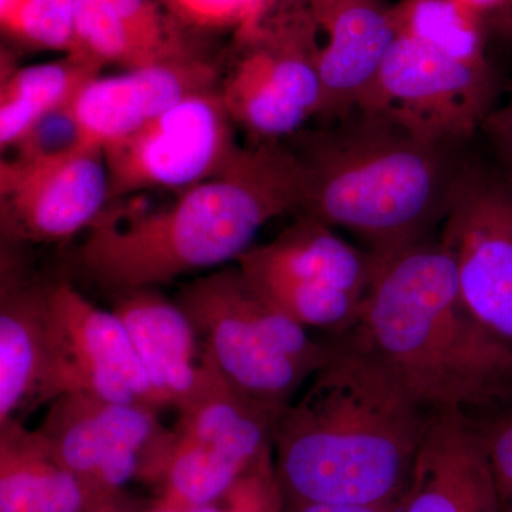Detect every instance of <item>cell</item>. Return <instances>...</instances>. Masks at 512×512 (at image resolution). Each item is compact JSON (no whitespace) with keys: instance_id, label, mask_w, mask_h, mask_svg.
Masks as SVG:
<instances>
[{"instance_id":"cell-1","label":"cell","mask_w":512,"mask_h":512,"mask_svg":"<svg viewBox=\"0 0 512 512\" xmlns=\"http://www.w3.org/2000/svg\"><path fill=\"white\" fill-rule=\"evenodd\" d=\"M276 421L275 474L289 510L402 500L431 414L356 330Z\"/></svg>"},{"instance_id":"cell-2","label":"cell","mask_w":512,"mask_h":512,"mask_svg":"<svg viewBox=\"0 0 512 512\" xmlns=\"http://www.w3.org/2000/svg\"><path fill=\"white\" fill-rule=\"evenodd\" d=\"M302 167L282 141L241 147L222 173L154 211L104 210L69 254L82 278L113 293L157 288L235 261L265 224L301 211Z\"/></svg>"},{"instance_id":"cell-3","label":"cell","mask_w":512,"mask_h":512,"mask_svg":"<svg viewBox=\"0 0 512 512\" xmlns=\"http://www.w3.org/2000/svg\"><path fill=\"white\" fill-rule=\"evenodd\" d=\"M356 332L431 416L474 417L512 399V349L468 309L440 239L376 258Z\"/></svg>"},{"instance_id":"cell-4","label":"cell","mask_w":512,"mask_h":512,"mask_svg":"<svg viewBox=\"0 0 512 512\" xmlns=\"http://www.w3.org/2000/svg\"><path fill=\"white\" fill-rule=\"evenodd\" d=\"M463 144L429 140L382 113L353 110L293 148L301 214L342 227L384 258L430 238L467 160Z\"/></svg>"},{"instance_id":"cell-5","label":"cell","mask_w":512,"mask_h":512,"mask_svg":"<svg viewBox=\"0 0 512 512\" xmlns=\"http://www.w3.org/2000/svg\"><path fill=\"white\" fill-rule=\"evenodd\" d=\"M174 301L228 386L278 416L332 353V339H312L265 301L237 264L200 276Z\"/></svg>"},{"instance_id":"cell-6","label":"cell","mask_w":512,"mask_h":512,"mask_svg":"<svg viewBox=\"0 0 512 512\" xmlns=\"http://www.w3.org/2000/svg\"><path fill=\"white\" fill-rule=\"evenodd\" d=\"M235 264L265 301L303 328L323 330L332 339L359 325L376 271L369 251L305 214L268 244L252 245Z\"/></svg>"},{"instance_id":"cell-7","label":"cell","mask_w":512,"mask_h":512,"mask_svg":"<svg viewBox=\"0 0 512 512\" xmlns=\"http://www.w3.org/2000/svg\"><path fill=\"white\" fill-rule=\"evenodd\" d=\"M229 117L252 143L292 136L322 104L319 45L301 0L282 3L251 40L220 89Z\"/></svg>"},{"instance_id":"cell-8","label":"cell","mask_w":512,"mask_h":512,"mask_svg":"<svg viewBox=\"0 0 512 512\" xmlns=\"http://www.w3.org/2000/svg\"><path fill=\"white\" fill-rule=\"evenodd\" d=\"M37 431L96 501L123 494L136 478L160 484L175 437L153 407L84 392L56 397Z\"/></svg>"},{"instance_id":"cell-9","label":"cell","mask_w":512,"mask_h":512,"mask_svg":"<svg viewBox=\"0 0 512 512\" xmlns=\"http://www.w3.org/2000/svg\"><path fill=\"white\" fill-rule=\"evenodd\" d=\"M178 416L157 504L188 512L217 503L271 456L278 414L245 399L225 380Z\"/></svg>"},{"instance_id":"cell-10","label":"cell","mask_w":512,"mask_h":512,"mask_svg":"<svg viewBox=\"0 0 512 512\" xmlns=\"http://www.w3.org/2000/svg\"><path fill=\"white\" fill-rule=\"evenodd\" d=\"M490 63H466L397 37L356 110L382 113L421 137L464 144L494 109Z\"/></svg>"},{"instance_id":"cell-11","label":"cell","mask_w":512,"mask_h":512,"mask_svg":"<svg viewBox=\"0 0 512 512\" xmlns=\"http://www.w3.org/2000/svg\"><path fill=\"white\" fill-rule=\"evenodd\" d=\"M440 227L468 309L512 349L511 175L467 160Z\"/></svg>"},{"instance_id":"cell-12","label":"cell","mask_w":512,"mask_h":512,"mask_svg":"<svg viewBox=\"0 0 512 512\" xmlns=\"http://www.w3.org/2000/svg\"><path fill=\"white\" fill-rule=\"evenodd\" d=\"M232 124L215 87L188 96L131 136L107 144L110 202L158 188L181 192L222 173L241 150Z\"/></svg>"},{"instance_id":"cell-13","label":"cell","mask_w":512,"mask_h":512,"mask_svg":"<svg viewBox=\"0 0 512 512\" xmlns=\"http://www.w3.org/2000/svg\"><path fill=\"white\" fill-rule=\"evenodd\" d=\"M110 204L103 147L22 171H0L2 244H56L82 234Z\"/></svg>"},{"instance_id":"cell-14","label":"cell","mask_w":512,"mask_h":512,"mask_svg":"<svg viewBox=\"0 0 512 512\" xmlns=\"http://www.w3.org/2000/svg\"><path fill=\"white\" fill-rule=\"evenodd\" d=\"M49 305L59 360L60 394L84 392L160 410L126 326L69 281L49 282Z\"/></svg>"},{"instance_id":"cell-15","label":"cell","mask_w":512,"mask_h":512,"mask_svg":"<svg viewBox=\"0 0 512 512\" xmlns=\"http://www.w3.org/2000/svg\"><path fill=\"white\" fill-rule=\"evenodd\" d=\"M16 248L2 245L0 424L22 421L60 396L49 282L30 276Z\"/></svg>"},{"instance_id":"cell-16","label":"cell","mask_w":512,"mask_h":512,"mask_svg":"<svg viewBox=\"0 0 512 512\" xmlns=\"http://www.w3.org/2000/svg\"><path fill=\"white\" fill-rule=\"evenodd\" d=\"M110 296L111 311L126 326L163 409L180 413L224 380L177 302L156 288Z\"/></svg>"},{"instance_id":"cell-17","label":"cell","mask_w":512,"mask_h":512,"mask_svg":"<svg viewBox=\"0 0 512 512\" xmlns=\"http://www.w3.org/2000/svg\"><path fill=\"white\" fill-rule=\"evenodd\" d=\"M319 45L322 104L318 117L335 121L357 109L397 39L392 6L383 0H301Z\"/></svg>"},{"instance_id":"cell-18","label":"cell","mask_w":512,"mask_h":512,"mask_svg":"<svg viewBox=\"0 0 512 512\" xmlns=\"http://www.w3.org/2000/svg\"><path fill=\"white\" fill-rule=\"evenodd\" d=\"M217 67L200 56L181 57L97 76L73 101L87 144L106 147L136 133L181 100L217 87Z\"/></svg>"},{"instance_id":"cell-19","label":"cell","mask_w":512,"mask_h":512,"mask_svg":"<svg viewBox=\"0 0 512 512\" xmlns=\"http://www.w3.org/2000/svg\"><path fill=\"white\" fill-rule=\"evenodd\" d=\"M397 512H500L493 474L470 419L431 417Z\"/></svg>"},{"instance_id":"cell-20","label":"cell","mask_w":512,"mask_h":512,"mask_svg":"<svg viewBox=\"0 0 512 512\" xmlns=\"http://www.w3.org/2000/svg\"><path fill=\"white\" fill-rule=\"evenodd\" d=\"M93 503L39 431L0 424V512H82Z\"/></svg>"},{"instance_id":"cell-21","label":"cell","mask_w":512,"mask_h":512,"mask_svg":"<svg viewBox=\"0 0 512 512\" xmlns=\"http://www.w3.org/2000/svg\"><path fill=\"white\" fill-rule=\"evenodd\" d=\"M103 67L76 55L20 67L3 74L0 86V146L8 150L37 120L72 104Z\"/></svg>"},{"instance_id":"cell-22","label":"cell","mask_w":512,"mask_h":512,"mask_svg":"<svg viewBox=\"0 0 512 512\" xmlns=\"http://www.w3.org/2000/svg\"><path fill=\"white\" fill-rule=\"evenodd\" d=\"M397 37L431 47L451 59L487 63L484 20L458 0H399L392 6Z\"/></svg>"},{"instance_id":"cell-23","label":"cell","mask_w":512,"mask_h":512,"mask_svg":"<svg viewBox=\"0 0 512 512\" xmlns=\"http://www.w3.org/2000/svg\"><path fill=\"white\" fill-rule=\"evenodd\" d=\"M77 0H0L3 32L30 49L72 52Z\"/></svg>"},{"instance_id":"cell-24","label":"cell","mask_w":512,"mask_h":512,"mask_svg":"<svg viewBox=\"0 0 512 512\" xmlns=\"http://www.w3.org/2000/svg\"><path fill=\"white\" fill-rule=\"evenodd\" d=\"M87 146L73 103L47 113L8 148L13 156L3 158L0 171H22L52 163Z\"/></svg>"},{"instance_id":"cell-25","label":"cell","mask_w":512,"mask_h":512,"mask_svg":"<svg viewBox=\"0 0 512 512\" xmlns=\"http://www.w3.org/2000/svg\"><path fill=\"white\" fill-rule=\"evenodd\" d=\"M174 18L200 29H232L248 42L274 12L271 0H165Z\"/></svg>"},{"instance_id":"cell-26","label":"cell","mask_w":512,"mask_h":512,"mask_svg":"<svg viewBox=\"0 0 512 512\" xmlns=\"http://www.w3.org/2000/svg\"><path fill=\"white\" fill-rule=\"evenodd\" d=\"M470 420L483 443L500 512H512V399Z\"/></svg>"},{"instance_id":"cell-27","label":"cell","mask_w":512,"mask_h":512,"mask_svg":"<svg viewBox=\"0 0 512 512\" xmlns=\"http://www.w3.org/2000/svg\"><path fill=\"white\" fill-rule=\"evenodd\" d=\"M481 131L493 148L500 167L512 177V97L490 111Z\"/></svg>"},{"instance_id":"cell-28","label":"cell","mask_w":512,"mask_h":512,"mask_svg":"<svg viewBox=\"0 0 512 512\" xmlns=\"http://www.w3.org/2000/svg\"><path fill=\"white\" fill-rule=\"evenodd\" d=\"M399 503L384 505L306 504L291 508L289 512H397Z\"/></svg>"},{"instance_id":"cell-29","label":"cell","mask_w":512,"mask_h":512,"mask_svg":"<svg viewBox=\"0 0 512 512\" xmlns=\"http://www.w3.org/2000/svg\"><path fill=\"white\" fill-rule=\"evenodd\" d=\"M487 23L504 40L512 43V0H500V5Z\"/></svg>"},{"instance_id":"cell-30","label":"cell","mask_w":512,"mask_h":512,"mask_svg":"<svg viewBox=\"0 0 512 512\" xmlns=\"http://www.w3.org/2000/svg\"><path fill=\"white\" fill-rule=\"evenodd\" d=\"M82 512H140L131 504L126 494H119L116 497L104 498L96 501Z\"/></svg>"},{"instance_id":"cell-31","label":"cell","mask_w":512,"mask_h":512,"mask_svg":"<svg viewBox=\"0 0 512 512\" xmlns=\"http://www.w3.org/2000/svg\"><path fill=\"white\" fill-rule=\"evenodd\" d=\"M458 2L466 5L467 8L474 10L477 15H480L483 18L484 23L490 20L491 16L494 15L495 10H497L498 5H500V0H458Z\"/></svg>"},{"instance_id":"cell-32","label":"cell","mask_w":512,"mask_h":512,"mask_svg":"<svg viewBox=\"0 0 512 512\" xmlns=\"http://www.w3.org/2000/svg\"><path fill=\"white\" fill-rule=\"evenodd\" d=\"M188 512H238V511L228 510V508L221 507V505H218V504H210V505H204V507L194 508V510H191Z\"/></svg>"},{"instance_id":"cell-33","label":"cell","mask_w":512,"mask_h":512,"mask_svg":"<svg viewBox=\"0 0 512 512\" xmlns=\"http://www.w3.org/2000/svg\"><path fill=\"white\" fill-rule=\"evenodd\" d=\"M141 512H180V511L171 510V508L164 507V505H160V504L156 503V504H154L153 508H150V510L141 511Z\"/></svg>"},{"instance_id":"cell-34","label":"cell","mask_w":512,"mask_h":512,"mask_svg":"<svg viewBox=\"0 0 512 512\" xmlns=\"http://www.w3.org/2000/svg\"><path fill=\"white\" fill-rule=\"evenodd\" d=\"M288 2V0H271L272 6H274V10L278 8L282 3Z\"/></svg>"}]
</instances>
